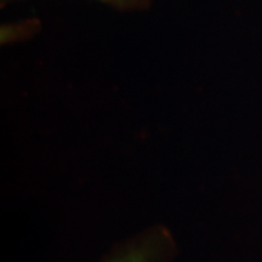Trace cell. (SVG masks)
Here are the masks:
<instances>
[{"label":"cell","instance_id":"6da1fadb","mask_svg":"<svg viewBox=\"0 0 262 262\" xmlns=\"http://www.w3.org/2000/svg\"><path fill=\"white\" fill-rule=\"evenodd\" d=\"M178 253L171 231L164 225H155L118 244L101 262H172Z\"/></svg>","mask_w":262,"mask_h":262}]
</instances>
